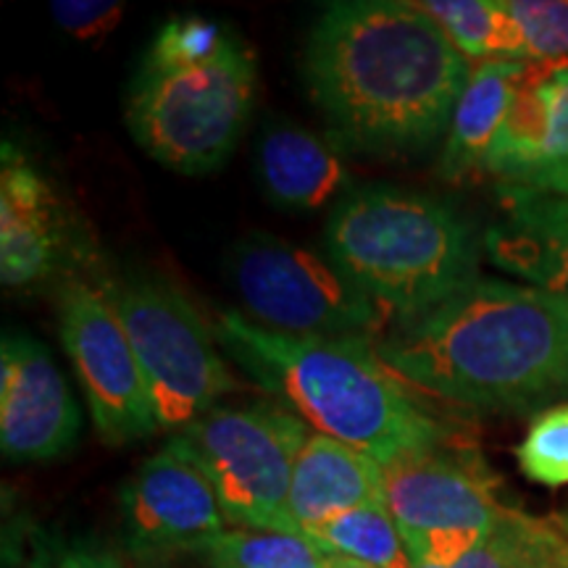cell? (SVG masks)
I'll list each match as a JSON object with an SVG mask.
<instances>
[{"mask_svg":"<svg viewBox=\"0 0 568 568\" xmlns=\"http://www.w3.org/2000/svg\"><path fill=\"white\" fill-rule=\"evenodd\" d=\"M468 59L410 0L326 6L303 51L311 101L343 145L414 153L450 126Z\"/></svg>","mask_w":568,"mask_h":568,"instance_id":"cell-1","label":"cell"},{"mask_svg":"<svg viewBox=\"0 0 568 568\" xmlns=\"http://www.w3.org/2000/svg\"><path fill=\"white\" fill-rule=\"evenodd\" d=\"M424 397L479 414H539L568 403V301L479 280L374 343Z\"/></svg>","mask_w":568,"mask_h":568,"instance_id":"cell-2","label":"cell"},{"mask_svg":"<svg viewBox=\"0 0 568 568\" xmlns=\"http://www.w3.org/2000/svg\"><path fill=\"white\" fill-rule=\"evenodd\" d=\"M211 326L255 385L379 466L460 435L382 361L372 339L282 335L237 311H222Z\"/></svg>","mask_w":568,"mask_h":568,"instance_id":"cell-3","label":"cell"},{"mask_svg":"<svg viewBox=\"0 0 568 568\" xmlns=\"http://www.w3.org/2000/svg\"><path fill=\"white\" fill-rule=\"evenodd\" d=\"M485 234L458 205L366 184L339 197L324 226L329 255L395 322L437 308L479 280Z\"/></svg>","mask_w":568,"mask_h":568,"instance_id":"cell-4","label":"cell"},{"mask_svg":"<svg viewBox=\"0 0 568 568\" xmlns=\"http://www.w3.org/2000/svg\"><path fill=\"white\" fill-rule=\"evenodd\" d=\"M126 337L151 389L161 429L182 432L216 408L240 382L226 368L213 326L172 282L145 272L105 274L90 268Z\"/></svg>","mask_w":568,"mask_h":568,"instance_id":"cell-5","label":"cell"},{"mask_svg":"<svg viewBox=\"0 0 568 568\" xmlns=\"http://www.w3.org/2000/svg\"><path fill=\"white\" fill-rule=\"evenodd\" d=\"M308 426L280 403L213 408L166 447L209 479L226 524L237 529L301 535L290 516V485Z\"/></svg>","mask_w":568,"mask_h":568,"instance_id":"cell-6","label":"cell"},{"mask_svg":"<svg viewBox=\"0 0 568 568\" xmlns=\"http://www.w3.org/2000/svg\"><path fill=\"white\" fill-rule=\"evenodd\" d=\"M255 55L240 38L205 67L140 69L126 124L142 151L180 174L219 169L237 145L255 101Z\"/></svg>","mask_w":568,"mask_h":568,"instance_id":"cell-7","label":"cell"},{"mask_svg":"<svg viewBox=\"0 0 568 568\" xmlns=\"http://www.w3.org/2000/svg\"><path fill=\"white\" fill-rule=\"evenodd\" d=\"M226 280L251 322L282 335L376 343L393 326V316L329 255L268 232L234 243L226 255Z\"/></svg>","mask_w":568,"mask_h":568,"instance_id":"cell-8","label":"cell"},{"mask_svg":"<svg viewBox=\"0 0 568 568\" xmlns=\"http://www.w3.org/2000/svg\"><path fill=\"white\" fill-rule=\"evenodd\" d=\"M382 497L414 568H447L497 527L508 506L481 453L460 435L379 466Z\"/></svg>","mask_w":568,"mask_h":568,"instance_id":"cell-9","label":"cell"},{"mask_svg":"<svg viewBox=\"0 0 568 568\" xmlns=\"http://www.w3.org/2000/svg\"><path fill=\"white\" fill-rule=\"evenodd\" d=\"M59 335L88 397L98 437L130 445L161 429L151 389L116 311L90 272H69L55 290Z\"/></svg>","mask_w":568,"mask_h":568,"instance_id":"cell-10","label":"cell"},{"mask_svg":"<svg viewBox=\"0 0 568 568\" xmlns=\"http://www.w3.org/2000/svg\"><path fill=\"white\" fill-rule=\"evenodd\" d=\"M119 508L124 552L138 568H172L205 556L226 531L209 479L169 447L124 481Z\"/></svg>","mask_w":568,"mask_h":568,"instance_id":"cell-11","label":"cell"},{"mask_svg":"<svg viewBox=\"0 0 568 568\" xmlns=\"http://www.w3.org/2000/svg\"><path fill=\"white\" fill-rule=\"evenodd\" d=\"M82 432L74 395L51 353L24 332L0 345V447L17 464L67 456Z\"/></svg>","mask_w":568,"mask_h":568,"instance_id":"cell-12","label":"cell"},{"mask_svg":"<svg viewBox=\"0 0 568 568\" xmlns=\"http://www.w3.org/2000/svg\"><path fill=\"white\" fill-rule=\"evenodd\" d=\"M80 255L53 182L17 142L0 148V282L27 290L51 282Z\"/></svg>","mask_w":568,"mask_h":568,"instance_id":"cell-13","label":"cell"},{"mask_svg":"<svg viewBox=\"0 0 568 568\" xmlns=\"http://www.w3.org/2000/svg\"><path fill=\"white\" fill-rule=\"evenodd\" d=\"M500 219L485 230V253L497 268L568 301V197L527 187H497Z\"/></svg>","mask_w":568,"mask_h":568,"instance_id":"cell-14","label":"cell"},{"mask_svg":"<svg viewBox=\"0 0 568 568\" xmlns=\"http://www.w3.org/2000/svg\"><path fill=\"white\" fill-rule=\"evenodd\" d=\"M568 161V63H527L485 172L524 184Z\"/></svg>","mask_w":568,"mask_h":568,"instance_id":"cell-15","label":"cell"},{"mask_svg":"<svg viewBox=\"0 0 568 568\" xmlns=\"http://www.w3.org/2000/svg\"><path fill=\"white\" fill-rule=\"evenodd\" d=\"M366 506H385L379 464L322 432L305 439L290 485V516L303 535Z\"/></svg>","mask_w":568,"mask_h":568,"instance_id":"cell-16","label":"cell"},{"mask_svg":"<svg viewBox=\"0 0 568 568\" xmlns=\"http://www.w3.org/2000/svg\"><path fill=\"white\" fill-rule=\"evenodd\" d=\"M255 174L268 203L284 211H316L347 195L351 174L329 140L276 122L255 145Z\"/></svg>","mask_w":568,"mask_h":568,"instance_id":"cell-17","label":"cell"},{"mask_svg":"<svg viewBox=\"0 0 568 568\" xmlns=\"http://www.w3.org/2000/svg\"><path fill=\"white\" fill-rule=\"evenodd\" d=\"M524 71L527 61L506 59L481 61L471 69L453 111L443 159H439V172L445 180L464 182L485 172L487 155L506 124Z\"/></svg>","mask_w":568,"mask_h":568,"instance_id":"cell-18","label":"cell"},{"mask_svg":"<svg viewBox=\"0 0 568 568\" xmlns=\"http://www.w3.org/2000/svg\"><path fill=\"white\" fill-rule=\"evenodd\" d=\"M426 17L443 27L466 59L527 61L524 40L506 0H416Z\"/></svg>","mask_w":568,"mask_h":568,"instance_id":"cell-19","label":"cell"},{"mask_svg":"<svg viewBox=\"0 0 568 568\" xmlns=\"http://www.w3.org/2000/svg\"><path fill=\"white\" fill-rule=\"evenodd\" d=\"M326 556L351 560L366 568H414L400 531L385 506L347 510L332 521L305 531Z\"/></svg>","mask_w":568,"mask_h":568,"instance_id":"cell-20","label":"cell"},{"mask_svg":"<svg viewBox=\"0 0 568 568\" xmlns=\"http://www.w3.org/2000/svg\"><path fill=\"white\" fill-rule=\"evenodd\" d=\"M205 560L211 568H329L332 556L301 535L232 529L211 545Z\"/></svg>","mask_w":568,"mask_h":568,"instance_id":"cell-21","label":"cell"},{"mask_svg":"<svg viewBox=\"0 0 568 568\" xmlns=\"http://www.w3.org/2000/svg\"><path fill=\"white\" fill-rule=\"evenodd\" d=\"M234 38H237V32H230L224 24L205 19L201 13L172 17L155 32L142 69L182 71L205 67V63L216 61L232 45Z\"/></svg>","mask_w":568,"mask_h":568,"instance_id":"cell-22","label":"cell"},{"mask_svg":"<svg viewBox=\"0 0 568 568\" xmlns=\"http://www.w3.org/2000/svg\"><path fill=\"white\" fill-rule=\"evenodd\" d=\"M447 568H548L545 518L508 508L477 548Z\"/></svg>","mask_w":568,"mask_h":568,"instance_id":"cell-23","label":"cell"},{"mask_svg":"<svg viewBox=\"0 0 568 568\" xmlns=\"http://www.w3.org/2000/svg\"><path fill=\"white\" fill-rule=\"evenodd\" d=\"M521 474L535 485H568V403L545 408L531 418L527 435L516 447Z\"/></svg>","mask_w":568,"mask_h":568,"instance_id":"cell-24","label":"cell"},{"mask_svg":"<svg viewBox=\"0 0 568 568\" xmlns=\"http://www.w3.org/2000/svg\"><path fill=\"white\" fill-rule=\"evenodd\" d=\"M527 63H568V0H506Z\"/></svg>","mask_w":568,"mask_h":568,"instance_id":"cell-25","label":"cell"},{"mask_svg":"<svg viewBox=\"0 0 568 568\" xmlns=\"http://www.w3.org/2000/svg\"><path fill=\"white\" fill-rule=\"evenodd\" d=\"M24 568H130L116 550L95 537L40 529L30 537Z\"/></svg>","mask_w":568,"mask_h":568,"instance_id":"cell-26","label":"cell"},{"mask_svg":"<svg viewBox=\"0 0 568 568\" xmlns=\"http://www.w3.org/2000/svg\"><path fill=\"white\" fill-rule=\"evenodd\" d=\"M51 17L71 38L95 42L116 30L124 17V6L113 0H55L51 3Z\"/></svg>","mask_w":568,"mask_h":568,"instance_id":"cell-27","label":"cell"},{"mask_svg":"<svg viewBox=\"0 0 568 568\" xmlns=\"http://www.w3.org/2000/svg\"><path fill=\"white\" fill-rule=\"evenodd\" d=\"M548 531V568H568V510L545 518Z\"/></svg>","mask_w":568,"mask_h":568,"instance_id":"cell-28","label":"cell"},{"mask_svg":"<svg viewBox=\"0 0 568 568\" xmlns=\"http://www.w3.org/2000/svg\"><path fill=\"white\" fill-rule=\"evenodd\" d=\"M524 184H527V187H535V190H545V193H556V195L568 197V161L560 163V166L548 169V172L535 174Z\"/></svg>","mask_w":568,"mask_h":568,"instance_id":"cell-29","label":"cell"},{"mask_svg":"<svg viewBox=\"0 0 568 568\" xmlns=\"http://www.w3.org/2000/svg\"><path fill=\"white\" fill-rule=\"evenodd\" d=\"M329 568H366V566H358V564H351V560H343V558H332Z\"/></svg>","mask_w":568,"mask_h":568,"instance_id":"cell-30","label":"cell"}]
</instances>
